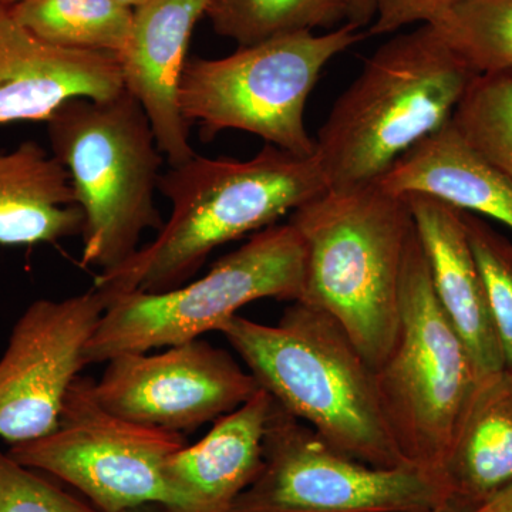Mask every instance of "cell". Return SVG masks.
I'll return each instance as SVG.
<instances>
[{
	"mask_svg": "<svg viewBox=\"0 0 512 512\" xmlns=\"http://www.w3.org/2000/svg\"><path fill=\"white\" fill-rule=\"evenodd\" d=\"M350 0H212L207 10L217 35L239 46L291 33L326 32L349 19Z\"/></svg>",
	"mask_w": 512,
	"mask_h": 512,
	"instance_id": "44dd1931",
	"label": "cell"
},
{
	"mask_svg": "<svg viewBox=\"0 0 512 512\" xmlns=\"http://www.w3.org/2000/svg\"><path fill=\"white\" fill-rule=\"evenodd\" d=\"M451 123L512 184V72L474 77Z\"/></svg>",
	"mask_w": 512,
	"mask_h": 512,
	"instance_id": "603a6c76",
	"label": "cell"
},
{
	"mask_svg": "<svg viewBox=\"0 0 512 512\" xmlns=\"http://www.w3.org/2000/svg\"><path fill=\"white\" fill-rule=\"evenodd\" d=\"M272 397L258 392L214 423L204 439L184 446L164 467V512H231L262 467Z\"/></svg>",
	"mask_w": 512,
	"mask_h": 512,
	"instance_id": "2e32d148",
	"label": "cell"
},
{
	"mask_svg": "<svg viewBox=\"0 0 512 512\" xmlns=\"http://www.w3.org/2000/svg\"><path fill=\"white\" fill-rule=\"evenodd\" d=\"M439 512H512V485L484 503L470 508H446Z\"/></svg>",
	"mask_w": 512,
	"mask_h": 512,
	"instance_id": "4316f807",
	"label": "cell"
},
{
	"mask_svg": "<svg viewBox=\"0 0 512 512\" xmlns=\"http://www.w3.org/2000/svg\"><path fill=\"white\" fill-rule=\"evenodd\" d=\"M212 0H151L133 10L119 59L124 90L143 107L171 167L195 156L180 109V84L195 26Z\"/></svg>",
	"mask_w": 512,
	"mask_h": 512,
	"instance_id": "4fadbf2b",
	"label": "cell"
},
{
	"mask_svg": "<svg viewBox=\"0 0 512 512\" xmlns=\"http://www.w3.org/2000/svg\"><path fill=\"white\" fill-rule=\"evenodd\" d=\"M220 332L259 387L330 446L373 467L406 464L384 420L375 370L329 313L296 301L278 325L237 315Z\"/></svg>",
	"mask_w": 512,
	"mask_h": 512,
	"instance_id": "7a4b0ae2",
	"label": "cell"
},
{
	"mask_svg": "<svg viewBox=\"0 0 512 512\" xmlns=\"http://www.w3.org/2000/svg\"><path fill=\"white\" fill-rule=\"evenodd\" d=\"M441 308L473 359L477 375L505 369L503 349L463 212L429 195H406Z\"/></svg>",
	"mask_w": 512,
	"mask_h": 512,
	"instance_id": "9a60e30c",
	"label": "cell"
},
{
	"mask_svg": "<svg viewBox=\"0 0 512 512\" xmlns=\"http://www.w3.org/2000/svg\"><path fill=\"white\" fill-rule=\"evenodd\" d=\"M93 288L63 301L30 303L0 357V439H40L59 426L64 400L84 367L83 353L106 311Z\"/></svg>",
	"mask_w": 512,
	"mask_h": 512,
	"instance_id": "7c38bea8",
	"label": "cell"
},
{
	"mask_svg": "<svg viewBox=\"0 0 512 512\" xmlns=\"http://www.w3.org/2000/svg\"><path fill=\"white\" fill-rule=\"evenodd\" d=\"M343 23L329 32L271 37L218 59L188 60L181 77L180 109L202 141L239 130L299 157L315 154L305 110L323 69L363 39Z\"/></svg>",
	"mask_w": 512,
	"mask_h": 512,
	"instance_id": "8992f818",
	"label": "cell"
},
{
	"mask_svg": "<svg viewBox=\"0 0 512 512\" xmlns=\"http://www.w3.org/2000/svg\"><path fill=\"white\" fill-rule=\"evenodd\" d=\"M450 501L443 474L362 463L272 400L261 471L231 512H439Z\"/></svg>",
	"mask_w": 512,
	"mask_h": 512,
	"instance_id": "9c48e42d",
	"label": "cell"
},
{
	"mask_svg": "<svg viewBox=\"0 0 512 512\" xmlns=\"http://www.w3.org/2000/svg\"><path fill=\"white\" fill-rule=\"evenodd\" d=\"M86 218L66 168L36 141L0 154V245L35 247L83 235Z\"/></svg>",
	"mask_w": 512,
	"mask_h": 512,
	"instance_id": "ac0fdd59",
	"label": "cell"
},
{
	"mask_svg": "<svg viewBox=\"0 0 512 512\" xmlns=\"http://www.w3.org/2000/svg\"><path fill=\"white\" fill-rule=\"evenodd\" d=\"M170 218L150 244L94 282L107 302L128 292L187 284L215 249L272 227L328 191L315 154L299 157L266 144L249 160L195 154L161 174Z\"/></svg>",
	"mask_w": 512,
	"mask_h": 512,
	"instance_id": "6da1fadb",
	"label": "cell"
},
{
	"mask_svg": "<svg viewBox=\"0 0 512 512\" xmlns=\"http://www.w3.org/2000/svg\"><path fill=\"white\" fill-rule=\"evenodd\" d=\"M16 2H19V0H0V3L5 6L15 5Z\"/></svg>",
	"mask_w": 512,
	"mask_h": 512,
	"instance_id": "4dcf8cb0",
	"label": "cell"
},
{
	"mask_svg": "<svg viewBox=\"0 0 512 512\" xmlns=\"http://www.w3.org/2000/svg\"><path fill=\"white\" fill-rule=\"evenodd\" d=\"M46 124L86 218L80 264L117 268L136 254L146 229L164 225L154 202L163 154L150 121L124 90L106 100H69Z\"/></svg>",
	"mask_w": 512,
	"mask_h": 512,
	"instance_id": "5b68a950",
	"label": "cell"
},
{
	"mask_svg": "<svg viewBox=\"0 0 512 512\" xmlns=\"http://www.w3.org/2000/svg\"><path fill=\"white\" fill-rule=\"evenodd\" d=\"M375 376L384 420L400 456L443 474L454 431L480 377L437 299L416 231L404 261L399 333Z\"/></svg>",
	"mask_w": 512,
	"mask_h": 512,
	"instance_id": "ba28073f",
	"label": "cell"
},
{
	"mask_svg": "<svg viewBox=\"0 0 512 512\" xmlns=\"http://www.w3.org/2000/svg\"><path fill=\"white\" fill-rule=\"evenodd\" d=\"M305 265V244L291 222L262 229L191 284L111 299L84 348V366L220 332L239 309L259 299L301 301Z\"/></svg>",
	"mask_w": 512,
	"mask_h": 512,
	"instance_id": "52a82bcc",
	"label": "cell"
},
{
	"mask_svg": "<svg viewBox=\"0 0 512 512\" xmlns=\"http://www.w3.org/2000/svg\"><path fill=\"white\" fill-rule=\"evenodd\" d=\"M94 382L77 377L64 400L59 426L40 439L13 444L9 456L69 484L101 512L164 505V467L187 446L184 434L110 413L97 402Z\"/></svg>",
	"mask_w": 512,
	"mask_h": 512,
	"instance_id": "30bf717a",
	"label": "cell"
},
{
	"mask_svg": "<svg viewBox=\"0 0 512 512\" xmlns=\"http://www.w3.org/2000/svg\"><path fill=\"white\" fill-rule=\"evenodd\" d=\"M123 92L116 55L50 45L0 3V126L47 123L69 100H106Z\"/></svg>",
	"mask_w": 512,
	"mask_h": 512,
	"instance_id": "5bb4252c",
	"label": "cell"
},
{
	"mask_svg": "<svg viewBox=\"0 0 512 512\" xmlns=\"http://www.w3.org/2000/svg\"><path fill=\"white\" fill-rule=\"evenodd\" d=\"M430 25L477 76L512 72V0H464Z\"/></svg>",
	"mask_w": 512,
	"mask_h": 512,
	"instance_id": "7402d4cb",
	"label": "cell"
},
{
	"mask_svg": "<svg viewBox=\"0 0 512 512\" xmlns=\"http://www.w3.org/2000/svg\"><path fill=\"white\" fill-rule=\"evenodd\" d=\"M9 9L20 25L50 45L116 56L133 25V10L117 0H19Z\"/></svg>",
	"mask_w": 512,
	"mask_h": 512,
	"instance_id": "ffe728a7",
	"label": "cell"
},
{
	"mask_svg": "<svg viewBox=\"0 0 512 512\" xmlns=\"http://www.w3.org/2000/svg\"><path fill=\"white\" fill-rule=\"evenodd\" d=\"M117 2L126 6L128 9L134 10L140 8V6L146 5V3L151 2V0H117Z\"/></svg>",
	"mask_w": 512,
	"mask_h": 512,
	"instance_id": "f546056e",
	"label": "cell"
},
{
	"mask_svg": "<svg viewBox=\"0 0 512 512\" xmlns=\"http://www.w3.org/2000/svg\"><path fill=\"white\" fill-rule=\"evenodd\" d=\"M390 194H423L512 229V184L458 134L451 120L376 181Z\"/></svg>",
	"mask_w": 512,
	"mask_h": 512,
	"instance_id": "e0dca14e",
	"label": "cell"
},
{
	"mask_svg": "<svg viewBox=\"0 0 512 512\" xmlns=\"http://www.w3.org/2000/svg\"><path fill=\"white\" fill-rule=\"evenodd\" d=\"M258 382L227 350L194 339L163 353H126L94 382L97 402L121 419L185 434L248 402Z\"/></svg>",
	"mask_w": 512,
	"mask_h": 512,
	"instance_id": "8fae6325",
	"label": "cell"
},
{
	"mask_svg": "<svg viewBox=\"0 0 512 512\" xmlns=\"http://www.w3.org/2000/svg\"><path fill=\"white\" fill-rule=\"evenodd\" d=\"M375 18V5L373 0H350L349 23L359 29L372 25Z\"/></svg>",
	"mask_w": 512,
	"mask_h": 512,
	"instance_id": "83f0119b",
	"label": "cell"
},
{
	"mask_svg": "<svg viewBox=\"0 0 512 512\" xmlns=\"http://www.w3.org/2000/svg\"><path fill=\"white\" fill-rule=\"evenodd\" d=\"M476 76L431 25L380 46L318 131L315 157L328 190L379 181L410 148L446 126Z\"/></svg>",
	"mask_w": 512,
	"mask_h": 512,
	"instance_id": "3957f363",
	"label": "cell"
},
{
	"mask_svg": "<svg viewBox=\"0 0 512 512\" xmlns=\"http://www.w3.org/2000/svg\"><path fill=\"white\" fill-rule=\"evenodd\" d=\"M0 512H101L0 451Z\"/></svg>",
	"mask_w": 512,
	"mask_h": 512,
	"instance_id": "d4e9b609",
	"label": "cell"
},
{
	"mask_svg": "<svg viewBox=\"0 0 512 512\" xmlns=\"http://www.w3.org/2000/svg\"><path fill=\"white\" fill-rule=\"evenodd\" d=\"M289 222L306 249L301 302L338 320L376 372L399 333L404 261L416 231L409 202L377 183L328 190Z\"/></svg>",
	"mask_w": 512,
	"mask_h": 512,
	"instance_id": "277c9868",
	"label": "cell"
},
{
	"mask_svg": "<svg viewBox=\"0 0 512 512\" xmlns=\"http://www.w3.org/2000/svg\"><path fill=\"white\" fill-rule=\"evenodd\" d=\"M443 474L448 508H470L512 485V372L478 380L461 414Z\"/></svg>",
	"mask_w": 512,
	"mask_h": 512,
	"instance_id": "d6986e66",
	"label": "cell"
},
{
	"mask_svg": "<svg viewBox=\"0 0 512 512\" xmlns=\"http://www.w3.org/2000/svg\"><path fill=\"white\" fill-rule=\"evenodd\" d=\"M463 220L483 276L505 370L512 372V242L478 215L463 212Z\"/></svg>",
	"mask_w": 512,
	"mask_h": 512,
	"instance_id": "cb8c5ba5",
	"label": "cell"
},
{
	"mask_svg": "<svg viewBox=\"0 0 512 512\" xmlns=\"http://www.w3.org/2000/svg\"><path fill=\"white\" fill-rule=\"evenodd\" d=\"M124 512H164V508L163 505L160 504H144Z\"/></svg>",
	"mask_w": 512,
	"mask_h": 512,
	"instance_id": "f1b7e54d",
	"label": "cell"
},
{
	"mask_svg": "<svg viewBox=\"0 0 512 512\" xmlns=\"http://www.w3.org/2000/svg\"><path fill=\"white\" fill-rule=\"evenodd\" d=\"M464 0H373L370 35H392L413 25H430Z\"/></svg>",
	"mask_w": 512,
	"mask_h": 512,
	"instance_id": "484cf974",
	"label": "cell"
}]
</instances>
